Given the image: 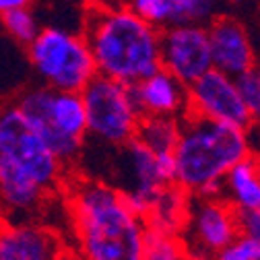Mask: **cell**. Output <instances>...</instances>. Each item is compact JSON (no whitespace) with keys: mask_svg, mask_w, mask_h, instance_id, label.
Listing matches in <instances>:
<instances>
[{"mask_svg":"<svg viewBox=\"0 0 260 260\" xmlns=\"http://www.w3.org/2000/svg\"><path fill=\"white\" fill-rule=\"evenodd\" d=\"M77 260H141L147 223L128 207L124 190L77 180L67 194Z\"/></svg>","mask_w":260,"mask_h":260,"instance_id":"6da1fadb","label":"cell"},{"mask_svg":"<svg viewBox=\"0 0 260 260\" xmlns=\"http://www.w3.org/2000/svg\"><path fill=\"white\" fill-rule=\"evenodd\" d=\"M83 38L93 54L97 75L133 85L161 67V31L130 7L91 3L85 11Z\"/></svg>","mask_w":260,"mask_h":260,"instance_id":"7a4b0ae2","label":"cell"},{"mask_svg":"<svg viewBox=\"0 0 260 260\" xmlns=\"http://www.w3.org/2000/svg\"><path fill=\"white\" fill-rule=\"evenodd\" d=\"M248 155L252 149L246 128L184 116L174 147L176 184L192 197H221L223 176Z\"/></svg>","mask_w":260,"mask_h":260,"instance_id":"3957f363","label":"cell"},{"mask_svg":"<svg viewBox=\"0 0 260 260\" xmlns=\"http://www.w3.org/2000/svg\"><path fill=\"white\" fill-rule=\"evenodd\" d=\"M15 106L60 164L64 168L73 166L87 139V114L81 91L36 87L25 91Z\"/></svg>","mask_w":260,"mask_h":260,"instance_id":"277c9868","label":"cell"},{"mask_svg":"<svg viewBox=\"0 0 260 260\" xmlns=\"http://www.w3.org/2000/svg\"><path fill=\"white\" fill-rule=\"evenodd\" d=\"M29 60L50 89L83 91L97 75L89 44L64 29H40L29 44Z\"/></svg>","mask_w":260,"mask_h":260,"instance_id":"5b68a950","label":"cell"},{"mask_svg":"<svg viewBox=\"0 0 260 260\" xmlns=\"http://www.w3.org/2000/svg\"><path fill=\"white\" fill-rule=\"evenodd\" d=\"M81 97L87 114V137L112 147H124L137 137L143 114L126 83L95 75L83 87Z\"/></svg>","mask_w":260,"mask_h":260,"instance_id":"8992f818","label":"cell"},{"mask_svg":"<svg viewBox=\"0 0 260 260\" xmlns=\"http://www.w3.org/2000/svg\"><path fill=\"white\" fill-rule=\"evenodd\" d=\"M0 159L25 172L48 194L64 186V168L17 106L0 110Z\"/></svg>","mask_w":260,"mask_h":260,"instance_id":"52a82bcc","label":"cell"},{"mask_svg":"<svg viewBox=\"0 0 260 260\" xmlns=\"http://www.w3.org/2000/svg\"><path fill=\"white\" fill-rule=\"evenodd\" d=\"M184 116L225 122L240 128H246L252 122V116L238 91L236 79L215 67L186 85Z\"/></svg>","mask_w":260,"mask_h":260,"instance_id":"ba28073f","label":"cell"},{"mask_svg":"<svg viewBox=\"0 0 260 260\" xmlns=\"http://www.w3.org/2000/svg\"><path fill=\"white\" fill-rule=\"evenodd\" d=\"M240 234L238 211L221 197H192L182 232L190 252L215 256Z\"/></svg>","mask_w":260,"mask_h":260,"instance_id":"9c48e42d","label":"cell"},{"mask_svg":"<svg viewBox=\"0 0 260 260\" xmlns=\"http://www.w3.org/2000/svg\"><path fill=\"white\" fill-rule=\"evenodd\" d=\"M159 60L161 69L180 83L190 85L197 81L213 67L207 25H166L159 38Z\"/></svg>","mask_w":260,"mask_h":260,"instance_id":"30bf717a","label":"cell"},{"mask_svg":"<svg viewBox=\"0 0 260 260\" xmlns=\"http://www.w3.org/2000/svg\"><path fill=\"white\" fill-rule=\"evenodd\" d=\"M207 36L211 48V62L215 69L227 73L230 77H238L258 67L250 34L238 19L227 15L213 17L207 23Z\"/></svg>","mask_w":260,"mask_h":260,"instance_id":"8fae6325","label":"cell"},{"mask_svg":"<svg viewBox=\"0 0 260 260\" xmlns=\"http://www.w3.org/2000/svg\"><path fill=\"white\" fill-rule=\"evenodd\" d=\"M64 256L62 240L44 225H0V260H62Z\"/></svg>","mask_w":260,"mask_h":260,"instance_id":"7c38bea8","label":"cell"},{"mask_svg":"<svg viewBox=\"0 0 260 260\" xmlns=\"http://www.w3.org/2000/svg\"><path fill=\"white\" fill-rule=\"evenodd\" d=\"M130 95L143 116H178L186 114V85L166 69H157L149 77L128 85Z\"/></svg>","mask_w":260,"mask_h":260,"instance_id":"4fadbf2b","label":"cell"},{"mask_svg":"<svg viewBox=\"0 0 260 260\" xmlns=\"http://www.w3.org/2000/svg\"><path fill=\"white\" fill-rule=\"evenodd\" d=\"M190 199L192 194L184 190L180 184H170L166 188H161V192L153 199L145 215L147 227L161 234L182 236L186 219H188Z\"/></svg>","mask_w":260,"mask_h":260,"instance_id":"5bb4252c","label":"cell"},{"mask_svg":"<svg viewBox=\"0 0 260 260\" xmlns=\"http://www.w3.org/2000/svg\"><path fill=\"white\" fill-rule=\"evenodd\" d=\"M50 194L25 172L0 159V203L9 211L29 213L44 205Z\"/></svg>","mask_w":260,"mask_h":260,"instance_id":"9a60e30c","label":"cell"},{"mask_svg":"<svg viewBox=\"0 0 260 260\" xmlns=\"http://www.w3.org/2000/svg\"><path fill=\"white\" fill-rule=\"evenodd\" d=\"M221 199H225L238 213L260 209V170L254 155H248L227 170L223 176Z\"/></svg>","mask_w":260,"mask_h":260,"instance_id":"2e32d148","label":"cell"},{"mask_svg":"<svg viewBox=\"0 0 260 260\" xmlns=\"http://www.w3.org/2000/svg\"><path fill=\"white\" fill-rule=\"evenodd\" d=\"M124 149H126V157L130 164V172H133V180H135V186L130 190L143 194L151 205L153 199L161 192V188L170 186L159 174L157 153L151 151L147 145H143L139 139H133L128 145H124Z\"/></svg>","mask_w":260,"mask_h":260,"instance_id":"e0dca14e","label":"cell"},{"mask_svg":"<svg viewBox=\"0 0 260 260\" xmlns=\"http://www.w3.org/2000/svg\"><path fill=\"white\" fill-rule=\"evenodd\" d=\"M182 130L178 116H143L137 128V137L155 153H172Z\"/></svg>","mask_w":260,"mask_h":260,"instance_id":"ac0fdd59","label":"cell"},{"mask_svg":"<svg viewBox=\"0 0 260 260\" xmlns=\"http://www.w3.org/2000/svg\"><path fill=\"white\" fill-rule=\"evenodd\" d=\"M188 252L190 250L182 236L161 234L147 227L141 260H186Z\"/></svg>","mask_w":260,"mask_h":260,"instance_id":"d6986e66","label":"cell"},{"mask_svg":"<svg viewBox=\"0 0 260 260\" xmlns=\"http://www.w3.org/2000/svg\"><path fill=\"white\" fill-rule=\"evenodd\" d=\"M168 25H207L217 17V0H166Z\"/></svg>","mask_w":260,"mask_h":260,"instance_id":"ffe728a7","label":"cell"},{"mask_svg":"<svg viewBox=\"0 0 260 260\" xmlns=\"http://www.w3.org/2000/svg\"><path fill=\"white\" fill-rule=\"evenodd\" d=\"M0 17H3L5 29L9 31V34H11L19 44L29 46L31 42H34V38L38 36V31H40L36 17L27 11V7H25V9H11V11H5V13H0Z\"/></svg>","mask_w":260,"mask_h":260,"instance_id":"44dd1931","label":"cell"},{"mask_svg":"<svg viewBox=\"0 0 260 260\" xmlns=\"http://www.w3.org/2000/svg\"><path fill=\"white\" fill-rule=\"evenodd\" d=\"M238 91L252 116V122H260V71L258 67L234 77Z\"/></svg>","mask_w":260,"mask_h":260,"instance_id":"7402d4cb","label":"cell"},{"mask_svg":"<svg viewBox=\"0 0 260 260\" xmlns=\"http://www.w3.org/2000/svg\"><path fill=\"white\" fill-rule=\"evenodd\" d=\"M213 258L215 260H258L260 258V242H256L254 238H250V236L240 232Z\"/></svg>","mask_w":260,"mask_h":260,"instance_id":"603a6c76","label":"cell"},{"mask_svg":"<svg viewBox=\"0 0 260 260\" xmlns=\"http://www.w3.org/2000/svg\"><path fill=\"white\" fill-rule=\"evenodd\" d=\"M130 9L155 27L168 25V3L166 0H130Z\"/></svg>","mask_w":260,"mask_h":260,"instance_id":"cb8c5ba5","label":"cell"},{"mask_svg":"<svg viewBox=\"0 0 260 260\" xmlns=\"http://www.w3.org/2000/svg\"><path fill=\"white\" fill-rule=\"evenodd\" d=\"M240 215V232L254 238L260 242V209L248 211V213H238Z\"/></svg>","mask_w":260,"mask_h":260,"instance_id":"d4e9b609","label":"cell"},{"mask_svg":"<svg viewBox=\"0 0 260 260\" xmlns=\"http://www.w3.org/2000/svg\"><path fill=\"white\" fill-rule=\"evenodd\" d=\"M157 166L159 174L166 180V184H176V159L172 153H157Z\"/></svg>","mask_w":260,"mask_h":260,"instance_id":"484cf974","label":"cell"},{"mask_svg":"<svg viewBox=\"0 0 260 260\" xmlns=\"http://www.w3.org/2000/svg\"><path fill=\"white\" fill-rule=\"evenodd\" d=\"M31 0H0V13L11 11V9H25Z\"/></svg>","mask_w":260,"mask_h":260,"instance_id":"4316f807","label":"cell"},{"mask_svg":"<svg viewBox=\"0 0 260 260\" xmlns=\"http://www.w3.org/2000/svg\"><path fill=\"white\" fill-rule=\"evenodd\" d=\"M186 260H215V258L209 254H201V252H188Z\"/></svg>","mask_w":260,"mask_h":260,"instance_id":"83f0119b","label":"cell"},{"mask_svg":"<svg viewBox=\"0 0 260 260\" xmlns=\"http://www.w3.org/2000/svg\"><path fill=\"white\" fill-rule=\"evenodd\" d=\"M223 3H227V5H248V3H252V0H223Z\"/></svg>","mask_w":260,"mask_h":260,"instance_id":"f1b7e54d","label":"cell"},{"mask_svg":"<svg viewBox=\"0 0 260 260\" xmlns=\"http://www.w3.org/2000/svg\"><path fill=\"white\" fill-rule=\"evenodd\" d=\"M252 155H254V159H256V166H258V170H260V147H258V149H256Z\"/></svg>","mask_w":260,"mask_h":260,"instance_id":"f546056e","label":"cell"},{"mask_svg":"<svg viewBox=\"0 0 260 260\" xmlns=\"http://www.w3.org/2000/svg\"><path fill=\"white\" fill-rule=\"evenodd\" d=\"M62 260H77V258H71V256H64Z\"/></svg>","mask_w":260,"mask_h":260,"instance_id":"4dcf8cb0","label":"cell"},{"mask_svg":"<svg viewBox=\"0 0 260 260\" xmlns=\"http://www.w3.org/2000/svg\"><path fill=\"white\" fill-rule=\"evenodd\" d=\"M0 225H3V221H0Z\"/></svg>","mask_w":260,"mask_h":260,"instance_id":"1f68e13d","label":"cell"},{"mask_svg":"<svg viewBox=\"0 0 260 260\" xmlns=\"http://www.w3.org/2000/svg\"><path fill=\"white\" fill-rule=\"evenodd\" d=\"M258 71H260V67H258Z\"/></svg>","mask_w":260,"mask_h":260,"instance_id":"d6a6232c","label":"cell"},{"mask_svg":"<svg viewBox=\"0 0 260 260\" xmlns=\"http://www.w3.org/2000/svg\"><path fill=\"white\" fill-rule=\"evenodd\" d=\"M258 260H260V258H258Z\"/></svg>","mask_w":260,"mask_h":260,"instance_id":"836d02e7","label":"cell"}]
</instances>
